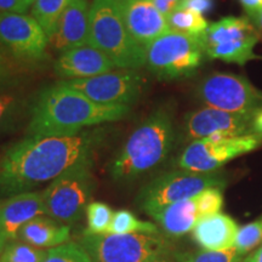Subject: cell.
Masks as SVG:
<instances>
[{"label": "cell", "instance_id": "cell-1", "mask_svg": "<svg viewBox=\"0 0 262 262\" xmlns=\"http://www.w3.org/2000/svg\"><path fill=\"white\" fill-rule=\"evenodd\" d=\"M103 131L88 130L72 136L25 137L0 155V194L32 192L52 182L85 160L94 159Z\"/></svg>", "mask_w": 262, "mask_h": 262}, {"label": "cell", "instance_id": "cell-2", "mask_svg": "<svg viewBox=\"0 0 262 262\" xmlns=\"http://www.w3.org/2000/svg\"><path fill=\"white\" fill-rule=\"evenodd\" d=\"M130 106H106L94 102L60 83L42 89L33 100L28 137L72 136L85 127L123 119Z\"/></svg>", "mask_w": 262, "mask_h": 262}, {"label": "cell", "instance_id": "cell-3", "mask_svg": "<svg viewBox=\"0 0 262 262\" xmlns=\"http://www.w3.org/2000/svg\"><path fill=\"white\" fill-rule=\"evenodd\" d=\"M175 130L171 111L159 107L134 131L108 164L114 181L129 182L155 170L169 156Z\"/></svg>", "mask_w": 262, "mask_h": 262}, {"label": "cell", "instance_id": "cell-4", "mask_svg": "<svg viewBox=\"0 0 262 262\" xmlns=\"http://www.w3.org/2000/svg\"><path fill=\"white\" fill-rule=\"evenodd\" d=\"M89 45L122 70H139L146 63V48L127 31L120 0H94L90 5Z\"/></svg>", "mask_w": 262, "mask_h": 262}, {"label": "cell", "instance_id": "cell-5", "mask_svg": "<svg viewBox=\"0 0 262 262\" xmlns=\"http://www.w3.org/2000/svg\"><path fill=\"white\" fill-rule=\"evenodd\" d=\"M94 159L85 160L62 173L42 191L47 216L73 225L83 217L96 189Z\"/></svg>", "mask_w": 262, "mask_h": 262}, {"label": "cell", "instance_id": "cell-6", "mask_svg": "<svg viewBox=\"0 0 262 262\" xmlns=\"http://www.w3.org/2000/svg\"><path fill=\"white\" fill-rule=\"evenodd\" d=\"M202 37L173 31L164 33L147 45L145 66L163 80L188 77L198 70L205 56Z\"/></svg>", "mask_w": 262, "mask_h": 262}, {"label": "cell", "instance_id": "cell-7", "mask_svg": "<svg viewBox=\"0 0 262 262\" xmlns=\"http://www.w3.org/2000/svg\"><path fill=\"white\" fill-rule=\"evenodd\" d=\"M79 244L93 262H148L173 253L162 233L83 234Z\"/></svg>", "mask_w": 262, "mask_h": 262}, {"label": "cell", "instance_id": "cell-8", "mask_svg": "<svg viewBox=\"0 0 262 262\" xmlns=\"http://www.w3.org/2000/svg\"><path fill=\"white\" fill-rule=\"evenodd\" d=\"M225 175L220 171L201 173L187 170L170 171L157 176L143 186L136 196V203L147 215L173 203L192 198L208 188L226 186Z\"/></svg>", "mask_w": 262, "mask_h": 262}, {"label": "cell", "instance_id": "cell-9", "mask_svg": "<svg viewBox=\"0 0 262 262\" xmlns=\"http://www.w3.org/2000/svg\"><path fill=\"white\" fill-rule=\"evenodd\" d=\"M205 55L209 58L244 66L260 58L254 49L261 35L248 17L228 16L209 25L203 34Z\"/></svg>", "mask_w": 262, "mask_h": 262}, {"label": "cell", "instance_id": "cell-10", "mask_svg": "<svg viewBox=\"0 0 262 262\" xmlns=\"http://www.w3.org/2000/svg\"><path fill=\"white\" fill-rule=\"evenodd\" d=\"M261 145L262 136L257 134L195 140L183 149L178 159V165L182 170L192 172H215L229 160L253 152Z\"/></svg>", "mask_w": 262, "mask_h": 262}, {"label": "cell", "instance_id": "cell-11", "mask_svg": "<svg viewBox=\"0 0 262 262\" xmlns=\"http://www.w3.org/2000/svg\"><path fill=\"white\" fill-rule=\"evenodd\" d=\"M49 45L47 33L32 16L0 12V49L9 57L25 63L44 61Z\"/></svg>", "mask_w": 262, "mask_h": 262}, {"label": "cell", "instance_id": "cell-12", "mask_svg": "<svg viewBox=\"0 0 262 262\" xmlns=\"http://www.w3.org/2000/svg\"><path fill=\"white\" fill-rule=\"evenodd\" d=\"M198 95L208 107L225 112L250 113L262 110V91L242 75H209L199 85Z\"/></svg>", "mask_w": 262, "mask_h": 262}, {"label": "cell", "instance_id": "cell-13", "mask_svg": "<svg viewBox=\"0 0 262 262\" xmlns=\"http://www.w3.org/2000/svg\"><path fill=\"white\" fill-rule=\"evenodd\" d=\"M60 84L78 91L96 103L130 106L142 94L145 79L136 70H123L85 79L62 80Z\"/></svg>", "mask_w": 262, "mask_h": 262}, {"label": "cell", "instance_id": "cell-14", "mask_svg": "<svg viewBox=\"0 0 262 262\" xmlns=\"http://www.w3.org/2000/svg\"><path fill=\"white\" fill-rule=\"evenodd\" d=\"M257 112L231 113L204 107L189 113L185 120V134L189 140L209 137H237L253 135Z\"/></svg>", "mask_w": 262, "mask_h": 262}, {"label": "cell", "instance_id": "cell-15", "mask_svg": "<svg viewBox=\"0 0 262 262\" xmlns=\"http://www.w3.org/2000/svg\"><path fill=\"white\" fill-rule=\"evenodd\" d=\"M47 216L42 192H26L0 202V244L4 248L16 241L26 224L38 216Z\"/></svg>", "mask_w": 262, "mask_h": 262}, {"label": "cell", "instance_id": "cell-16", "mask_svg": "<svg viewBox=\"0 0 262 262\" xmlns=\"http://www.w3.org/2000/svg\"><path fill=\"white\" fill-rule=\"evenodd\" d=\"M120 5L127 31L141 47L147 48L169 31L166 17L160 14L152 2L120 0Z\"/></svg>", "mask_w": 262, "mask_h": 262}, {"label": "cell", "instance_id": "cell-17", "mask_svg": "<svg viewBox=\"0 0 262 262\" xmlns=\"http://www.w3.org/2000/svg\"><path fill=\"white\" fill-rule=\"evenodd\" d=\"M116 66L103 52L91 45L66 50L55 62V72L64 80L85 79L112 72Z\"/></svg>", "mask_w": 262, "mask_h": 262}, {"label": "cell", "instance_id": "cell-18", "mask_svg": "<svg viewBox=\"0 0 262 262\" xmlns=\"http://www.w3.org/2000/svg\"><path fill=\"white\" fill-rule=\"evenodd\" d=\"M89 12L88 0H73L58 19L56 29L50 37V45L55 50L89 45Z\"/></svg>", "mask_w": 262, "mask_h": 262}, {"label": "cell", "instance_id": "cell-19", "mask_svg": "<svg viewBox=\"0 0 262 262\" xmlns=\"http://www.w3.org/2000/svg\"><path fill=\"white\" fill-rule=\"evenodd\" d=\"M239 229L231 216L217 212L202 219L193 228L192 237L205 250L224 251L234 248Z\"/></svg>", "mask_w": 262, "mask_h": 262}, {"label": "cell", "instance_id": "cell-20", "mask_svg": "<svg viewBox=\"0 0 262 262\" xmlns=\"http://www.w3.org/2000/svg\"><path fill=\"white\" fill-rule=\"evenodd\" d=\"M150 217L168 237H181L189 233L203 219L195 195L185 201L173 203L153 212Z\"/></svg>", "mask_w": 262, "mask_h": 262}, {"label": "cell", "instance_id": "cell-21", "mask_svg": "<svg viewBox=\"0 0 262 262\" xmlns=\"http://www.w3.org/2000/svg\"><path fill=\"white\" fill-rule=\"evenodd\" d=\"M17 241L39 249H52L71 241V227L49 216H38L21 228Z\"/></svg>", "mask_w": 262, "mask_h": 262}, {"label": "cell", "instance_id": "cell-22", "mask_svg": "<svg viewBox=\"0 0 262 262\" xmlns=\"http://www.w3.org/2000/svg\"><path fill=\"white\" fill-rule=\"evenodd\" d=\"M31 106L25 94L10 89L0 91V135L14 130L26 114H29Z\"/></svg>", "mask_w": 262, "mask_h": 262}, {"label": "cell", "instance_id": "cell-23", "mask_svg": "<svg viewBox=\"0 0 262 262\" xmlns=\"http://www.w3.org/2000/svg\"><path fill=\"white\" fill-rule=\"evenodd\" d=\"M72 2L73 0H34L32 4L31 16L41 26L49 40L56 29L58 19Z\"/></svg>", "mask_w": 262, "mask_h": 262}, {"label": "cell", "instance_id": "cell-24", "mask_svg": "<svg viewBox=\"0 0 262 262\" xmlns=\"http://www.w3.org/2000/svg\"><path fill=\"white\" fill-rule=\"evenodd\" d=\"M111 234H133V233H146V234H159L160 228L153 222L142 221L137 219L133 212L126 209H120L114 212L112 224H111Z\"/></svg>", "mask_w": 262, "mask_h": 262}, {"label": "cell", "instance_id": "cell-25", "mask_svg": "<svg viewBox=\"0 0 262 262\" xmlns=\"http://www.w3.org/2000/svg\"><path fill=\"white\" fill-rule=\"evenodd\" d=\"M169 31L183 33V34L202 37L209 27L208 21L203 15L196 14L187 9H178L166 17Z\"/></svg>", "mask_w": 262, "mask_h": 262}, {"label": "cell", "instance_id": "cell-26", "mask_svg": "<svg viewBox=\"0 0 262 262\" xmlns=\"http://www.w3.org/2000/svg\"><path fill=\"white\" fill-rule=\"evenodd\" d=\"M88 227L83 234L100 235L107 234L112 224L114 211L110 205L102 202H91L86 211Z\"/></svg>", "mask_w": 262, "mask_h": 262}, {"label": "cell", "instance_id": "cell-27", "mask_svg": "<svg viewBox=\"0 0 262 262\" xmlns=\"http://www.w3.org/2000/svg\"><path fill=\"white\" fill-rule=\"evenodd\" d=\"M47 249L32 247L21 241H12L0 251V262H44Z\"/></svg>", "mask_w": 262, "mask_h": 262}, {"label": "cell", "instance_id": "cell-28", "mask_svg": "<svg viewBox=\"0 0 262 262\" xmlns=\"http://www.w3.org/2000/svg\"><path fill=\"white\" fill-rule=\"evenodd\" d=\"M175 262H242L244 256L235 248L224 251L196 250L172 253Z\"/></svg>", "mask_w": 262, "mask_h": 262}, {"label": "cell", "instance_id": "cell-29", "mask_svg": "<svg viewBox=\"0 0 262 262\" xmlns=\"http://www.w3.org/2000/svg\"><path fill=\"white\" fill-rule=\"evenodd\" d=\"M262 244V215L256 220L239 229L234 248L245 256L258 245Z\"/></svg>", "mask_w": 262, "mask_h": 262}, {"label": "cell", "instance_id": "cell-30", "mask_svg": "<svg viewBox=\"0 0 262 262\" xmlns=\"http://www.w3.org/2000/svg\"><path fill=\"white\" fill-rule=\"evenodd\" d=\"M44 262H93L89 254L79 243L68 242L60 247L49 249Z\"/></svg>", "mask_w": 262, "mask_h": 262}, {"label": "cell", "instance_id": "cell-31", "mask_svg": "<svg viewBox=\"0 0 262 262\" xmlns=\"http://www.w3.org/2000/svg\"><path fill=\"white\" fill-rule=\"evenodd\" d=\"M196 203H198L199 210H201L203 219L208 216L215 215L221 211L224 205V195H222V188L212 187L195 195Z\"/></svg>", "mask_w": 262, "mask_h": 262}, {"label": "cell", "instance_id": "cell-32", "mask_svg": "<svg viewBox=\"0 0 262 262\" xmlns=\"http://www.w3.org/2000/svg\"><path fill=\"white\" fill-rule=\"evenodd\" d=\"M15 74L10 57L0 49V91L11 89L14 86L16 81Z\"/></svg>", "mask_w": 262, "mask_h": 262}, {"label": "cell", "instance_id": "cell-33", "mask_svg": "<svg viewBox=\"0 0 262 262\" xmlns=\"http://www.w3.org/2000/svg\"><path fill=\"white\" fill-rule=\"evenodd\" d=\"M212 8H214V0H183L180 9H187L199 15H204Z\"/></svg>", "mask_w": 262, "mask_h": 262}, {"label": "cell", "instance_id": "cell-34", "mask_svg": "<svg viewBox=\"0 0 262 262\" xmlns=\"http://www.w3.org/2000/svg\"><path fill=\"white\" fill-rule=\"evenodd\" d=\"M29 6L26 0H0V12L26 14Z\"/></svg>", "mask_w": 262, "mask_h": 262}, {"label": "cell", "instance_id": "cell-35", "mask_svg": "<svg viewBox=\"0 0 262 262\" xmlns=\"http://www.w3.org/2000/svg\"><path fill=\"white\" fill-rule=\"evenodd\" d=\"M152 4L158 9L160 14H163L165 17L171 15L173 11L181 8L183 0H150Z\"/></svg>", "mask_w": 262, "mask_h": 262}, {"label": "cell", "instance_id": "cell-36", "mask_svg": "<svg viewBox=\"0 0 262 262\" xmlns=\"http://www.w3.org/2000/svg\"><path fill=\"white\" fill-rule=\"evenodd\" d=\"M248 17L250 18L251 22H253L255 28L257 29L258 34H260L261 38H262V6L260 9L255 10V11L250 12V14H248Z\"/></svg>", "mask_w": 262, "mask_h": 262}, {"label": "cell", "instance_id": "cell-37", "mask_svg": "<svg viewBox=\"0 0 262 262\" xmlns=\"http://www.w3.org/2000/svg\"><path fill=\"white\" fill-rule=\"evenodd\" d=\"M239 2L244 6L247 14H250V12L260 9L262 6V0H239Z\"/></svg>", "mask_w": 262, "mask_h": 262}, {"label": "cell", "instance_id": "cell-38", "mask_svg": "<svg viewBox=\"0 0 262 262\" xmlns=\"http://www.w3.org/2000/svg\"><path fill=\"white\" fill-rule=\"evenodd\" d=\"M242 262H262V244L258 245L256 250L253 251L251 254H249L245 258H243Z\"/></svg>", "mask_w": 262, "mask_h": 262}, {"label": "cell", "instance_id": "cell-39", "mask_svg": "<svg viewBox=\"0 0 262 262\" xmlns=\"http://www.w3.org/2000/svg\"><path fill=\"white\" fill-rule=\"evenodd\" d=\"M254 131L255 134L262 136V110L258 111L254 119Z\"/></svg>", "mask_w": 262, "mask_h": 262}, {"label": "cell", "instance_id": "cell-40", "mask_svg": "<svg viewBox=\"0 0 262 262\" xmlns=\"http://www.w3.org/2000/svg\"><path fill=\"white\" fill-rule=\"evenodd\" d=\"M172 255H169V256H162V257H157V258H153V260H150L148 262H175L173 260V257L171 258Z\"/></svg>", "mask_w": 262, "mask_h": 262}, {"label": "cell", "instance_id": "cell-41", "mask_svg": "<svg viewBox=\"0 0 262 262\" xmlns=\"http://www.w3.org/2000/svg\"><path fill=\"white\" fill-rule=\"evenodd\" d=\"M26 2H27L28 3V4H33V3H34V0H26Z\"/></svg>", "mask_w": 262, "mask_h": 262}, {"label": "cell", "instance_id": "cell-42", "mask_svg": "<svg viewBox=\"0 0 262 262\" xmlns=\"http://www.w3.org/2000/svg\"><path fill=\"white\" fill-rule=\"evenodd\" d=\"M3 250V247H2V244H0V251H2Z\"/></svg>", "mask_w": 262, "mask_h": 262}, {"label": "cell", "instance_id": "cell-43", "mask_svg": "<svg viewBox=\"0 0 262 262\" xmlns=\"http://www.w3.org/2000/svg\"><path fill=\"white\" fill-rule=\"evenodd\" d=\"M142 2H150V0H142Z\"/></svg>", "mask_w": 262, "mask_h": 262}]
</instances>
